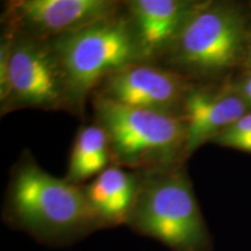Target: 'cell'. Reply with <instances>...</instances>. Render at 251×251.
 <instances>
[{
  "instance_id": "13",
  "label": "cell",
  "mask_w": 251,
  "mask_h": 251,
  "mask_svg": "<svg viewBox=\"0 0 251 251\" xmlns=\"http://www.w3.org/2000/svg\"><path fill=\"white\" fill-rule=\"evenodd\" d=\"M211 143L251 153V111L216 135Z\"/></svg>"
},
{
  "instance_id": "10",
  "label": "cell",
  "mask_w": 251,
  "mask_h": 251,
  "mask_svg": "<svg viewBox=\"0 0 251 251\" xmlns=\"http://www.w3.org/2000/svg\"><path fill=\"white\" fill-rule=\"evenodd\" d=\"M192 0H130L124 8L143 63L158 64L179 33Z\"/></svg>"
},
{
  "instance_id": "7",
  "label": "cell",
  "mask_w": 251,
  "mask_h": 251,
  "mask_svg": "<svg viewBox=\"0 0 251 251\" xmlns=\"http://www.w3.org/2000/svg\"><path fill=\"white\" fill-rule=\"evenodd\" d=\"M2 25L13 34L50 41L120 13L114 0H12L5 2Z\"/></svg>"
},
{
  "instance_id": "15",
  "label": "cell",
  "mask_w": 251,
  "mask_h": 251,
  "mask_svg": "<svg viewBox=\"0 0 251 251\" xmlns=\"http://www.w3.org/2000/svg\"><path fill=\"white\" fill-rule=\"evenodd\" d=\"M246 61L248 63V65L251 68V40H250V43H249V47H248V51H247V58Z\"/></svg>"
},
{
  "instance_id": "5",
  "label": "cell",
  "mask_w": 251,
  "mask_h": 251,
  "mask_svg": "<svg viewBox=\"0 0 251 251\" xmlns=\"http://www.w3.org/2000/svg\"><path fill=\"white\" fill-rule=\"evenodd\" d=\"M49 42L67 78L70 112L79 117L106 77L143 63L129 19L122 9L114 17Z\"/></svg>"
},
{
  "instance_id": "11",
  "label": "cell",
  "mask_w": 251,
  "mask_h": 251,
  "mask_svg": "<svg viewBox=\"0 0 251 251\" xmlns=\"http://www.w3.org/2000/svg\"><path fill=\"white\" fill-rule=\"evenodd\" d=\"M141 183L140 172L112 165L83 191L101 229L127 225Z\"/></svg>"
},
{
  "instance_id": "1",
  "label": "cell",
  "mask_w": 251,
  "mask_h": 251,
  "mask_svg": "<svg viewBox=\"0 0 251 251\" xmlns=\"http://www.w3.org/2000/svg\"><path fill=\"white\" fill-rule=\"evenodd\" d=\"M2 219L51 248L71 246L101 229L83 186L49 175L28 150L11 171Z\"/></svg>"
},
{
  "instance_id": "8",
  "label": "cell",
  "mask_w": 251,
  "mask_h": 251,
  "mask_svg": "<svg viewBox=\"0 0 251 251\" xmlns=\"http://www.w3.org/2000/svg\"><path fill=\"white\" fill-rule=\"evenodd\" d=\"M191 80L158 64L137 63L109 75L92 94L129 107L181 118Z\"/></svg>"
},
{
  "instance_id": "2",
  "label": "cell",
  "mask_w": 251,
  "mask_h": 251,
  "mask_svg": "<svg viewBox=\"0 0 251 251\" xmlns=\"http://www.w3.org/2000/svg\"><path fill=\"white\" fill-rule=\"evenodd\" d=\"M248 15L227 1H194L175 42L158 63L188 80L211 83L247 58Z\"/></svg>"
},
{
  "instance_id": "9",
  "label": "cell",
  "mask_w": 251,
  "mask_h": 251,
  "mask_svg": "<svg viewBox=\"0 0 251 251\" xmlns=\"http://www.w3.org/2000/svg\"><path fill=\"white\" fill-rule=\"evenodd\" d=\"M251 109L233 81L221 84L191 81L181 118L186 126L185 157L236 122Z\"/></svg>"
},
{
  "instance_id": "12",
  "label": "cell",
  "mask_w": 251,
  "mask_h": 251,
  "mask_svg": "<svg viewBox=\"0 0 251 251\" xmlns=\"http://www.w3.org/2000/svg\"><path fill=\"white\" fill-rule=\"evenodd\" d=\"M111 162L107 134L98 124L83 125L78 129L64 179L74 185L98 176Z\"/></svg>"
},
{
  "instance_id": "3",
  "label": "cell",
  "mask_w": 251,
  "mask_h": 251,
  "mask_svg": "<svg viewBox=\"0 0 251 251\" xmlns=\"http://www.w3.org/2000/svg\"><path fill=\"white\" fill-rule=\"evenodd\" d=\"M96 124L105 129L111 163L135 172L177 168L186 159V126L183 118L129 107L91 96Z\"/></svg>"
},
{
  "instance_id": "6",
  "label": "cell",
  "mask_w": 251,
  "mask_h": 251,
  "mask_svg": "<svg viewBox=\"0 0 251 251\" xmlns=\"http://www.w3.org/2000/svg\"><path fill=\"white\" fill-rule=\"evenodd\" d=\"M12 36L7 84L0 94L1 115L21 108L70 112L67 78L51 43Z\"/></svg>"
},
{
  "instance_id": "14",
  "label": "cell",
  "mask_w": 251,
  "mask_h": 251,
  "mask_svg": "<svg viewBox=\"0 0 251 251\" xmlns=\"http://www.w3.org/2000/svg\"><path fill=\"white\" fill-rule=\"evenodd\" d=\"M235 84H236L237 90L242 94L244 100H246L251 109V70L248 71L247 74H244L240 78V80Z\"/></svg>"
},
{
  "instance_id": "4",
  "label": "cell",
  "mask_w": 251,
  "mask_h": 251,
  "mask_svg": "<svg viewBox=\"0 0 251 251\" xmlns=\"http://www.w3.org/2000/svg\"><path fill=\"white\" fill-rule=\"evenodd\" d=\"M140 175L139 193L127 224L131 230L172 251H212V235L183 166Z\"/></svg>"
}]
</instances>
